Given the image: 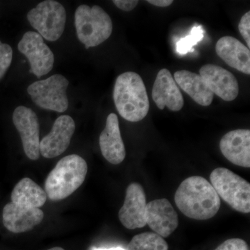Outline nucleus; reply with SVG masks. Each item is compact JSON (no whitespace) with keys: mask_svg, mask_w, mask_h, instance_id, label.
Segmentation results:
<instances>
[{"mask_svg":"<svg viewBox=\"0 0 250 250\" xmlns=\"http://www.w3.org/2000/svg\"><path fill=\"white\" fill-rule=\"evenodd\" d=\"M174 202L183 214L197 220L213 218L221 205L211 184L200 176H192L184 180L175 192Z\"/></svg>","mask_w":250,"mask_h":250,"instance_id":"nucleus-1","label":"nucleus"},{"mask_svg":"<svg viewBox=\"0 0 250 250\" xmlns=\"http://www.w3.org/2000/svg\"><path fill=\"white\" fill-rule=\"evenodd\" d=\"M113 100L117 111L127 121H142L149 112V101L146 85L136 72H124L117 77Z\"/></svg>","mask_w":250,"mask_h":250,"instance_id":"nucleus-2","label":"nucleus"},{"mask_svg":"<svg viewBox=\"0 0 250 250\" xmlns=\"http://www.w3.org/2000/svg\"><path fill=\"white\" fill-rule=\"evenodd\" d=\"M87 172L88 166L80 156L70 154L62 158L46 179L47 197L54 202L67 198L82 185Z\"/></svg>","mask_w":250,"mask_h":250,"instance_id":"nucleus-3","label":"nucleus"},{"mask_svg":"<svg viewBox=\"0 0 250 250\" xmlns=\"http://www.w3.org/2000/svg\"><path fill=\"white\" fill-rule=\"evenodd\" d=\"M75 27L79 40L85 49L96 47L107 40L113 31V23L107 13L95 5L82 4L75 14Z\"/></svg>","mask_w":250,"mask_h":250,"instance_id":"nucleus-4","label":"nucleus"},{"mask_svg":"<svg viewBox=\"0 0 250 250\" xmlns=\"http://www.w3.org/2000/svg\"><path fill=\"white\" fill-rule=\"evenodd\" d=\"M210 184L219 197L238 212H250V184L232 171L218 167L210 175Z\"/></svg>","mask_w":250,"mask_h":250,"instance_id":"nucleus-5","label":"nucleus"},{"mask_svg":"<svg viewBox=\"0 0 250 250\" xmlns=\"http://www.w3.org/2000/svg\"><path fill=\"white\" fill-rule=\"evenodd\" d=\"M27 19L42 37L54 42L60 39L65 29L66 11L58 1L46 0L28 13Z\"/></svg>","mask_w":250,"mask_h":250,"instance_id":"nucleus-6","label":"nucleus"},{"mask_svg":"<svg viewBox=\"0 0 250 250\" xmlns=\"http://www.w3.org/2000/svg\"><path fill=\"white\" fill-rule=\"evenodd\" d=\"M68 80L62 75H54L29 85L31 100L40 108L63 113L69 106L66 90Z\"/></svg>","mask_w":250,"mask_h":250,"instance_id":"nucleus-7","label":"nucleus"},{"mask_svg":"<svg viewBox=\"0 0 250 250\" xmlns=\"http://www.w3.org/2000/svg\"><path fill=\"white\" fill-rule=\"evenodd\" d=\"M18 48L29 61L30 72L38 78L47 75L53 68V52L44 42L42 36L39 33L26 32L18 43Z\"/></svg>","mask_w":250,"mask_h":250,"instance_id":"nucleus-8","label":"nucleus"},{"mask_svg":"<svg viewBox=\"0 0 250 250\" xmlns=\"http://www.w3.org/2000/svg\"><path fill=\"white\" fill-rule=\"evenodd\" d=\"M13 122L22 140L23 149L29 159L40 157V124L35 112L26 106H18L13 114Z\"/></svg>","mask_w":250,"mask_h":250,"instance_id":"nucleus-9","label":"nucleus"},{"mask_svg":"<svg viewBox=\"0 0 250 250\" xmlns=\"http://www.w3.org/2000/svg\"><path fill=\"white\" fill-rule=\"evenodd\" d=\"M146 195L139 183L130 184L126 190L124 205L118 213L120 221L128 229L143 228L146 223Z\"/></svg>","mask_w":250,"mask_h":250,"instance_id":"nucleus-10","label":"nucleus"},{"mask_svg":"<svg viewBox=\"0 0 250 250\" xmlns=\"http://www.w3.org/2000/svg\"><path fill=\"white\" fill-rule=\"evenodd\" d=\"M75 130V121L71 117L67 115L59 116L54 122L50 132L41 140V155L46 159L60 156L70 146Z\"/></svg>","mask_w":250,"mask_h":250,"instance_id":"nucleus-11","label":"nucleus"},{"mask_svg":"<svg viewBox=\"0 0 250 250\" xmlns=\"http://www.w3.org/2000/svg\"><path fill=\"white\" fill-rule=\"evenodd\" d=\"M146 223L154 233L167 238L178 227V215L168 200L158 199L147 204Z\"/></svg>","mask_w":250,"mask_h":250,"instance_id":"nucleus-12","label":"nucleus"},{"mask_svg":"<svg viewBox=\"0 0 250 250\" xmlns=\"http://www.w3.org/2000/svg\"><path fill=\"white\" fill-rule=\"evenodd\" d=\"M200 75L213 95L225 101H233L238 97V81L232 73L223 67L207 64L200 68Z\"/></svg>","mask_w":250,"mask_h":250,"instance_id":"nucleus-13","label":"nucleus"},{"mask_svg":"<svg viewBox=\"0 0 250 250\" xmlns=\"http://www.w3.org/2000/svg\"><path fill=\"white\" fill-rule=\"evenodd\" d=\"M3 224L9 231L21 233L30 231L43 220L44 213L39 208L25 207L10 202L3 209Z\"/></svg>","mask_w":250,"mask_h":250,"instance_id":"nucleus-14","label":"nucleus"},{"mask_svg":"<svg viewBox=\"0 0 250 250\" xmlns=\"http://www.w3.org/2000/svg\"><path fill=\"white\" fill-rule=\"evenodd\" d=\"M152 99L161 110L167 106L170 111H179L183 108V95L167 69H161L156 75L153 85Z\"/></svg>","mask_w":250,"mask_h":250,"instance_id":"nucleus-15","label":"nucleus"},{"mask_svg":"<svg viewBox=\"0 0 250 250\" xmlns=\"http://www.w3.org/2000/svg\"><path fill=\"white\" fill-rule=\"evenodd\" d=\"M222 154L234 165L250 167V131L236 129L227 133L220 142Z\"/></svg>","mask_w":250,"mask_h":250,"instance_id":"nucleus-16","label":"nucleus"},{"mask_svg":"<svg viewBox=\"0 0 250 250\" xmlns=\"http://www.w3.org/2000/svg\"><path fill=\"white\" fill-rule=\"evenodd\" d=\"M100 146L104 157L113 165L121 164L126 156L119 121L115 113L108 115L106 126L100 136Z\"/></svg>","mask_w":250,"mask_h":250,"instance_id":"nucleus-17","label":"nucleus"},{"mask_svg":"<svg viewBox=\"0 0 250 250\" xmlns=\"http://www.w3.org/2000/svg\"><path fill=\"white\" fill-rule=\"evenodd\" d=\"M215 52L230 67L250 75V51L246 45L231 36H224L215 45Z\"/></svg>","mask_w":250,"mask_h":250,"instance_id":"nucleus-18","label":"nucleus"},{"mask_svg":"<svg viewBox=\"0 0 250 250\" xmlns=\"http://www.w3.org/2000/svg\"><path fill=\"white\" fill-rule=\"evenodd\" d=\"M174 78L177 85L198 104L208 106L213 102L214 95L200 75L188 70H179L174 73Z\"/></svg>","mask_w":250,"mask_h":250,"instance_id":"nucleus-19","label":"nucleus"},{"mask_svg":"<svg viewBox=\"0 0 250 250\" xmlns=\"http://www.w3.org/2000/svg\"><path fill=\"white\" fill-rule=\"evenodd\" d=\"M46 201L47 195L45 190L28 177L21 179L11 193V202L25 207L40 208Z\"/></svg>","mask_w":250,"mask_h":250,"instance_id":"nucleus-20","label":"nucleus"},{"mask_svg":"<svg viewBox=\"0 0 250 250\" xmlns=\"http://www.w3.org/2000/svg\"><path fill=\"white\" fill-rule=\"evenodd\" d=\"M168 245L164 238L154 232L136 235L125 250H168Z\"/></svg>","mask_w":250,"mask_h":250,"instance_id":"nucleus-21","label":"nucleus"},{"mask_svg":"<svg viewBox=\"0 0 250 250\" xmlns=\"http://www.w3.org/2000/svg\"><path fill=\"white\" fill-rule=\"evenodd\" d=\"M204 37V30L202 26H195L192 28L190 35L180 39L177 43V51L179 54H186L188 52H193L192 47L197 45L199 41H201Z\"/></svg>","mask_w":250,"mask_h":250,"instance_id":"nucleus-22","label":"nucleus"},{"mask_svg":"<svg viewBox=\"0 0 250 250\" xmlns=\"http://www.w3.org/2000/svg\"><path fill=\"white\" fill-rule=\"evenodd\" d=\"M12 59L13 50L11 46L3 43L0 41V80L7 72L12 62Z\"/></svg>","mask_w":250,"mask_h":250,"instance_id":"nucleus-23","label":"nucleus"},{"mask_svg":"<svg viewBox=\"0 0 250 250\" xmlns=\"http://www.w3.org/2000/svg\"><path fill=\"white\" fill-rule=\"evenodd\" d=\"M215 250H250L248 243L241 238H230L220 245Z\"/></svg>","mask_w":250,"mask_h":250,"instance_id":"nucleus-24","label":"nucleus"},{"mask_svg":"<svg viewBox=\"0 0 250 250\" xmlns=\"http://www.w3.org/2000/svg\"><path fill=\"white\" fill-rule=\"evenodd\" d=\"M238 29L243 39L246 41L248 48L250 47V12L248 11L241 18Z\"/></svg>","mask_w":250,"mask_h":250,"instance_id":"nucleus-25","label":"nucleus"},{"mask_svg":"<svg viewBox=\"0 0 250 250\" xmlns=\"http://www.w3.org/2000/svg\"><path fill=\"white\" fill-rule=\"evenodd\" d=\"M139 1L136 0H114L113 4L124 11H131L136 7Z\"/></svg>","mask_w":250,"mask_h":250,"instance_id":"nucleus-26","label":"nucleus"},{"mask_svg":"<svg viewBox=\"0 0 250 250\" xmlns=\"http://www.w3.org/2000/svg\"><path fill=\"white\" fill-rule=\"evenodd\" d=\"M147 1L158 7H167L173 3L172 0H148Z\"/></svg>","mask_w":250,"mask_h":250,"instance_id":"nucleus-27","label":"nucleus"},{"mask_svg":"<svg viewBox=\"0 0 250 250\" xmlns=\"http://www.w3.org/2000/svg\"><path fill=\"white\" fill-rule=\"evenodd\" d=\"M93 250H125L123 249V248H120V247H118V248H108V249H106V248H95Z\"/></svg>","mask_w":250,"mask_h":250,"instance_id":"nucleus-28","label":"nucleus"},{"mask_svg":"<svg viewBox=\"0 0 250 250\" xmlns=\"http://www.w3.org/2000/svg\"><path fill=\"white\" fill-rule=\"evenodd\" d=\"M47 250H65L62 249V248H59V247H56V248H51V249Z\"/></svg>","mask_w":250,"mask_h":250,"instance_id":"nucleus-29","label":"nucleus"}]
</instances>
